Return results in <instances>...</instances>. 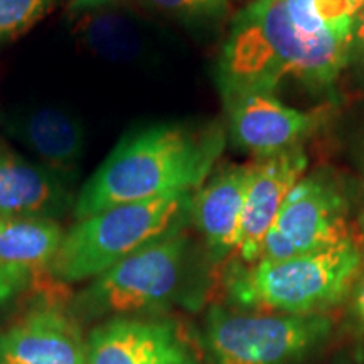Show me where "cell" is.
<instances>
[{
    "label": "cell",
    "instance_id": "cell-1",
    "mask_svg": "<svg viewBox=\"0 0 364 364\" xmlns=\"http://www.w3.org/2000/svg\"><path fill=\"white\" fill-rule=\"evenodd\" d=\"M225 147L218 127L156 124L127 134L76 194L75 220L120 204L193 193L208 181Z\"/></svg>",
    "mask_w": 364,
    "mask_h": 364
},
{
    "label": "cell",
    "instance_id": "cell-2",
    "mask_svg": "<svg viewBox=\"0 0 364 364\" xmlns=\"http://www.w3.org/2000/svg\"><path fill=\"white\" fill-rule=\"evenodd\" d=\"M349 44L307 41L287 14L285 0H255L231 24L218 70L221 93L268 91L284 80L327 88L348 66Z\"/></svg>",
    "mask_w": 364,
    "mask_h": 364
},
{
    "label": "cell",
    "instance_id": "cell-3",
    "mask_svg": "<svg viewBox=\"0 0 364 364\" xmlns=\"http://www.w3.org/2000/svg\"><path fill=\"white\" fill-rule=\"evenodd\" d=\"M363 267L361 247L348 240L289 260L241 267L228 277V294L250 311L326 316L351 295Z\"/></svg>",
    "mask_w": 364,
    "mask_h": 364
},
{
    "label": "cell",
    "instance_id": "cell-4",
    "mask_svg": "<svg viewBox=\"0 0 364 364\" xmlns=\"http://www.w3.org/2000/svg\"><path fill=\"white\" fill-rule=\"evenodd\" d=\"M193 193L120 204L78 220L65 231L48 275L59 284L93 280L154 241L184 230Z\"/></svg>",
    "mask_w": 364,
    "mask_h": 364
},
{
    "label": "cell",
    "instance_id": "cell-5",
    "mask_svg": "<svg viewBox=\"0 0 364 364\" xmlns=\"http://www.w3.org/2000/svg\"><path fill=\"white\" fill-rule=\"evenodd\" d=\"M191 252L184 230L164 236L90 280L73 299L70 312L78 322H88L162 311L184 295Z\"/></svg>",
    "mask_w": 364,
    "mask_h": 364
},
{
    "label": "cell",
    "instance_id": "cell-6",
    "mask_svg": "<svg viewBox=\"0 0 364 364\" xmlns=\"http://www.w3.org/2000/svg\"><path fill=\"white\" fill-rule=\"evenodd\" d=\"M331 329L327 316L213 306L203 343L209 364H294L324 343Z\"/></svg>",
    "mask_w": 364,
    "mask_h": 364
},
{
    "label": "cell",
    "instance_id": "cell-7",
    "mask_svg": "<svg viewBox=\"0 0 364 364\" xmlns=\"http://www.w3.org/2000/svg\"><path fill=\"white\" fill-rule=\"evenodd\" d=\"M235 144L260 159L299 147L317 129L321 113L287 107L268 91L221 93Z\"/></svg>",
    "mask_w": 364,
    "mask_h": 364
},
{
    "label": "cell",
    "instance_id": "cell-8",
    "mask_svg": "<svg viewBox=\"0 0 364 364\" xmlns=\"http://www.w3.org/2000/svg\"><path fill=\"white\" fill-rule=\"evenodd\" d=\"M0 364H86V338L70 309L44 304L0 331Z\"/></svg>",
    "mask_w": 364,
    "mask_h": 364
},
{
    "label": "cell",
    "instance_id": "cell-9",
    "mask_svg": "<svg viewBox=\"0 0 364 364\" xmlns=\"http://www.w3.org/2000/svg\"><path fill=\"white\" fill-rule=\"evenodd\" d=\"M348 206L324 177H302L282 204L275 226L299 253L326 250L353 240Z\"/></svg>",
    "mask_w": 364,
    "mask_h": 364
},
{
    "label": "cell",
    "instance_id": "cell-10",
    "mask_svg": "<svg viewBox=\"0 0 364 364\" xmlns=\"http://www.w3.org/2000/svg\"><path fill=\"white\" fill-rule=\"evenodd\" d=\"M2 125L39 166L68 182L78 176L86 150V130L76 115L58 107H36L9 113L2 118Z\"/></svg>",
    "mask_w": 364,
    "mask_h": 364
},
{
    "label": "cell",
    "instance_id": "cell-11",
    "mask_svg": "<svg viewBox=\"0 0 364 364\" xmlns=\"http://www.w3.org/2000/svg\"><path fill=\"white\" fill-rule=\"evenodd\" d=\"M306 169L307 156L300 145L253 164L236 248L247 265L260 260L265 235L275 225L282 204Z\"/></svg>",
    "mask_w": 364,
    "mask_h": 364
},
{
    "label": "cell",
    "instance_id": "cell-12",
    "mask_svg": "<svg viewBox=\"0 0 364 364\" xmlns=\"http://www.w3.org/2000/svg\"><path fill=\"white\" fill-rule=\"evenodd\" d=\"M184 349L171 321L110 317L86 336V364H169Z\"/></svg>",
    "mask_w": 364,
    "mask_h": 364
},
{
    "label": "cell",
    "instance_id": "cell-13",
    "mask_svg": "<svg viewBox=\"0 0 364 364\" xmlns=\"http://www.w3.org/2000/svg\"><path fill=\"white\" fill-rule=\"evenodd\" d=\"M75 203L71 182L0 145V218L58 221L73 211Z\"/></svg>",
    "mask_w": 364,
    "mask_h": 364
},
{
    "label": "cell",
    "instance_id": "cell-14",
    "mask_svg": "<svg viewBox=\"0 0 364 364\" xmlns=\"http://www.w3.org/2000/svg\"><path fill=\"white\" fill-rule=\"evenodd\" d=\"M66 22L83 48L108 63H129L142 51V31L124 0H70Z\"/></svg>",
    "mask_w": 364,
    "mask_h": 364
},
{
    "label": "cell",
    "instance_id": "cell-15",
    "mask_svg": "<svg viewBox=\"0 0 364 364\" xmlns=\"http://www.w3.org/2000/svg\"><path fill=\"white\" fill-rule=\"evenodd\" d=\"M253 164L225 169L204 182L191 201V218L215 258L236 252Z\"/></svg>",
    "mask_w": 364,
    "mask_h": 364
},
{
    "label": "cell",
    "instance_id": "cell-16",
    "mask_svg": "<svg viewBox=\"0 0 364 364\" xmlns=\"http://www.w3.org/2000/svg\"><path fill=\"white\" fill-rule=\"evenodd\" d=\"M65 230L54 220L0 218V265L38 277L56 257Z\"/></svg>",
    "mask_w": 364,
    "mask_h": 364
},
{
    "label": "cell",
    "instance_id": "cell-17",
    "mask_svg": "<svg viewBox=\"0 0 364 364\" xmlns=\"http://www.w3.org/2000/svg\"><path fill=\"white\" fill-rule=\"evenodd\" d=\"M59 2L61 0H0V46L33 29Z\"/></svg>",
    "mask_w": 364,
    "mask_h": 364
},
{
    "label": "cell",
    "instance_id": "cell-18",
    "mask_svg": "<svg viewBox=\"0 0 364 364\" xmlns=\"http://www.w3.org/2000/svg\"><path fill=\"white\" fill-rule=\"evenodd\" d=\"M140 2L188 24L216 22L230 11V0H140Z\"/></svg>",
    "mask_w": 364,
    "mask_h": 364
},
{
    "label": "cell",
    "instance_id": "cell-19",
    "mask_svg": "<svg viewBox=\"0 0 364 364\" xmlns=\"http://www.w3.org/2000/svg\"><path fill=\"white\" fill-rule=\"evenodd\" d=\"M287 14L295 31L307 41H324L334 38L318 16L316 0H285Z\"/></svg>",
    "mask_w": 364,
    "mask_h": 364
},
{
    "label": "cell",
    "instance_id": "cell-20",
    "mask_svg": "<svg viewBox=\"0 0 364 364\" xmlns=\"http://www.w3.org/2000/svg\"><path fill=\"white\" fill-rule=\"evenodd\" d=\"M316 7L332 36L341 43L349 44L354 17L358 14L356 9L348 0H316Z\"/></svg>",
    "mask_w": 364,
    "mask_h": 364
},
{
    "label": "cell",
    "instance_id": "cell-21",
    "mask_svg": "<svg viewBox=\"0 0 364 364\" xmlns=\"http://www.w3.org/2000/svg\"><path fill=\"white\" fill-rule=\"evenodd\" d=\"M34 280L33 273L0 265V306H6L24 294Z\"/></svg>",
    "mask_w": 364,
    "mask_h": 364
},
{
    "label": "cell",
    "instance_id": "cell-22",
    "mask_svg": "<svg viewBox=\"0 0 364 364\" xmlns=\"http://www.w3.org/2000/svg\"><path fill=\"white\" fill-rule=\"evenodd\" d=\"M297 255L300 253L295 250L294 245L282 235L279 228L273 225L265 235V240H263L260 260L258 262H282L297 257Z\"/></svg>",
    "mask_w": 364,
    "mask_h": 364
},
{
    "label": "cell",
    "instance_id": "cell-23",
    "mask_svg": "<svg viewBox=\"0 0 364 364\" xmlns=\"http://www.w3.org/2000/svg\"><path fill=\"white\" fill-rule=\"evenodd\" d=\"M349 63H356L364 68V6L359 9L354 17L351 39H349Z\"/></svg>",
    "mask_w": 364,
    "mask_h": 364
},
{
    "label": "cell",
    "instance_id": "cell-24",
    "mask_svg": "<svg viewBox=\"0 0 364 364\" xmlns=\"http://www.w3.org/2000/svg\"><path fill=\"white\" fill-rule=\"evenodd\" d=\"M353 314L356 316L358 322L364 327V267L359 273L356 285L353 289Z\"/></svg>",
    "mask_w": 364,
    "mask_h": 364
},
{
    "label": "cell",
    "instance_id": "cell-25",
    "mask_svg": "<svg viewBox=\"0 0 364 364\" xmlns=\"http://www.w3.org/2000/svg\"><path fill=\"white\" fill-rule=\"evenodd\" d=\"M169 364H198V361H196V358L193 356V353H191L189 349L186 348L184 351H182L176 359H172Z\"/></svg>",
    "mask_w": 364,
    "mask_h": 364
},
{
    "label": "cell",
    "instance_id": "cell-26",
    "mask_svg": "<svg viewBox=\"0 0 364 364\" xmlns=\"http://www.w3.org/2000/svg\"><path fill=\"white\" fill-rule=\"evenodd\" d=\"M348 2L351 4V6L356 9V11H359V9L364 6V0H348Z\"/></svg>",
    "mask_w": 364,
    "mask_h": 364
},
{
    "label": "cell",
    "instance_id": "cell-27",
    "mask_svg": "<svg viewBox=\"0 0 364 364\" xmlns=\"http://www.w3.org/2000/svg\"><path fill=\"white\" fill-rule=\"evenodd\" d=\"M361 252H363V258H364V221H363V247H361Z\"/></svg>",
    "mask_w": 364,
    "mask_h": 364
}]
</instances>
